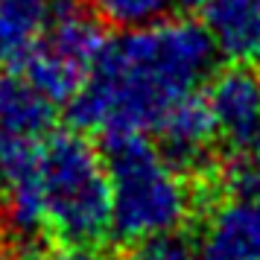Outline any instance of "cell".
I'll list each match as a JSON object with an SVG mask.
<instances>
[{
	"instance_id": "6da1fadb",
	"label": "cell",
	"mask_w": 260,
	"mask_h": 260,
	"mask_svg": "<svg viewBox=\"0 0 260 260\" xmlns=\"http://www.w3.org/2000/svg\"><path fill=\"white\" fill-rule=\"evenodd\" d=\"M205 26L187 18L126 29L96 59L68 108L76 129L106 135H146L176 100L196 91L213 68Z\"/></svg>"
},
{
	"instance_id": "7a4b0ae2",
	"label": "cell",
	"mask_w": 260,
	"mask_h": 260,
	"mask_svg": "<svg viewBox=\"0 0 260 260\" xmlns=\"http://www.w3.org/2000/svg\"><path fill=\"white\" fill-rule=\"evenodd\" d=\"M103 158L111 181V237L120 243L170 234L190 219L196 196L187 178L146 135H106Z\"/></svg>"
},
{
	"instance_id": "3957f363",
	"label": "cell",
	"mask_w": 260,
	"mask_h": 260,
	"mask_svg": "<svg viewBox=\"0 0 260 260\" xmlns=\"http://www.w3.org/2000/svg\"><path fill=\"white\" fill-rule=\"evenodd\" d=\"M38 184L47 228L68 246H96L111 234L106 158L82 129L50 132L41 143Z\"/></svg>"
},
{
	"instance_id": "277c9868",
	"label": "cell",
	"mask_w": 260,
	"mask_h": 260,
	"mask_svg": "<svg viewBox=\"0 0 260 260\" xmlns=\"http://www.w3.org/2000/svg\"><path fill=\"white\" fill-rule=\"evenodd\" d=\"M106 41L103 26L82 12L79 0H56L44 36L21 64L24 79L53 106H68L91 76Z\"/></svg>"
},
{
	"instance_id": "5b68a950",
	"label": "cell",
	"mask_w": 260,
	"mask_h": 260,
	"mask_svg": "<svg viewBox=\"0 0 260 260\" xmlns=\"http://www.w3.org/2000/svg\"><path fill=\"white\" fill-rule=\"evenodd\" d=\"M208 111L216 138L237 155L260 149V71L246 61H231L211 76Z\"/></svg>"
},
{
	"instance_id": "8992f818",
	"label": "cell",
	"mask_w": 260,
	"mask_h": 260,
	"mask_svg": "<svg viewBox=\"0 0 260 260\" xmlns=\"http://www.w3.org/2000/svg\"><path fill=\"white\" fill-rule=\"evenodd\" d=\"M196 260H260V199L228 193L216 202L202 222Z\"/></svg>"
},
{
	"instance_id": "52a82bcc",
	"label": "cell",
	"mask_w": 260,
	"mask_h": 260,
	"mask_svg": "<svg viewBox=\"0 0 260 260\" xmlns=\"http://www.w3.org/2000/svg\"><path fill=\"white\" fill-rule=\"evenodd\" d=\"M158 138H161V152L170 164H176L181 173H199L208 164L211 143L216 138L213 117L208 111L205 96L196 91L176 100L158 120Z\"/></svg>"
},
{
	"instance_id": "ba28073f",
	"label": "cell",
	"mask_w": 260,
	"mask_h": 260,
	"mask_svg": "<svg viewBox=\"0 0 260 260\" xmlns=\"http://www.w3.org/2000/svg\"><path fill=\"white\" fill-rule=\"evenodd\" d=\"M202 12L216 56L246 64L260 61V0H211Z\"/></svg>"
},
{
	"instance_id": "9c48e42d",
	"label": "cell",
	"mask_w": 260,
	"mask_h": 260,
	"mask_svg": "<svg viewBox=\"0 0 260 260\" xmlns=\"http://www.w3.org/2000/svg\"><path fill=\"white\" fill-rule=\"evenodd\" d=\"M53 108L24 76H0V138L44 141L53 132Z\"/></svg>"
},
{
	"instance_id": "30bf717a",
	"label": "cell",
	"mask_w": 260,
	"mask_h": 260,
	"mask_svg": "<svg viewBox=\"0 0 260 260\" xmlns=\"http://www.w3.org/2000/svg\"><path fill=\"white\" fill-rule=\"evenodd\" d=\"M56 0H0V71L21 68L36 50Z\"/></svg>"
},
{
	"instance_id": "8fae6325",
	"label": "cell",
	"mask_w": 260,
	"mask_h": 260,
	"mask_svg": "<svg viewBox=\"0 0 260 260\" xmlns=\"http://www.w3.org/2000/svg\"><path fill=\"white\" fill-rule=\"evenodd\" d=\"M173 0H91V9L96 18L111 29H138L161 21Z\"/></svg>"
},
{
	"instance_id": "7c38bea8",
	"label": "cell",
	"mask_w": 260,
	"mask_h": 260,
	"mask_svg": "<svg viewBox=\"0 0 260 260\" xmlns=\"http://www.w3.org/2000/svg\"><path fill=\"white\" fill-rule=\"evenodd\" d=\"M126 260H196V248L190 246L187 237L170 231V234H155L132 243Z\"/></svg>"
},
{
	"instance_id": "4fadbf2b",
	"label": "cell",
	"mask_w": 260,
	"mask_h": 260,
	"mask_svg": "<svg viewBox=\"0 0 260 260\" xmlns=\"http://www.w3.org/2000/svg\"><path fill=\"white\" fill-rule=\"evenodd\" d=\"M47 260H114V257L100 251L96 246H64L56 254H50Z\"/></svg>"
},
{
	"instance_id": "5bb4252c",
	"label": "cell",
	"mask_w": 260,
	"mask_h": 260,
	"mask_svg": "<svg viewBox=\"0 0 260 260\" xmlns=\"http://www.w3.org/2000/svg\"><path fill=\"white\" fill-rule=\"evenodd\" d=\"M178 9H184V12H199V9H205L211 0H173Z\"/></svg>"
},
{
	"instance_id": "9a60e30c",
	"label": "cell",
	"mask_w": 260,
	"mask_h": 260,
	"mask_svg": "<svg viewBox=\"0 0 260 260\" xmlns=\"http://www.w3.org/2000/svg\"><path fill=\"white\" fill-rule=\"evenodd\" d=\"M0 260H15V257H9V254H6V251L0 248Z\"/></svg>"
}]
</instances>
